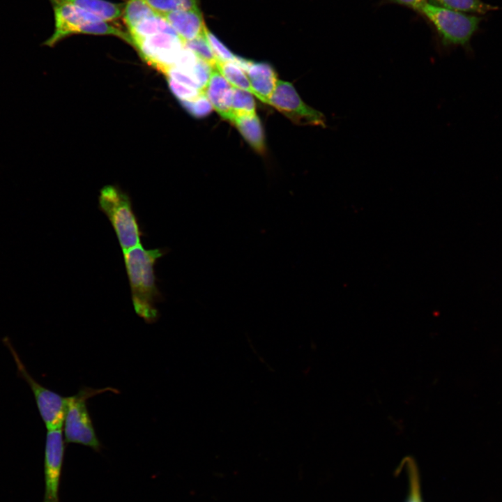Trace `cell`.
<instances>
[{
	"instance_id": "1",
	"label": "cell",
	"mask_w": 502,
	"mask_h": 502,
	"mask_svg": "<svg viewBox=\"0 0 502 502\" xmlns=\"http://www.w3.org/2000/svg\"><path fill=\"white\" fill-rule=\"evenodd\" d=\"M166 252L162 248L146 250L142 244L123 252L135 310L147 322L158 317L155 304L162 295L156 284L154 266Z\"/></svg>"
},
{
	"instance_id": "2",
	"label": "cell",
	"mask_w": 502,
	"mask_h": 502,
	"mask_svg": "<svg viewBox=\"0 0 502 502\" xmlns=\"http://www.w3.org/2000/svg\"><path fill=\"white\" fill-rule=\"evenodd\" d=\"M54 16V30L43 45L53 47L73 34L109 35L132 45L130 34L96 15L70 4L51 3Z\"/></svg>"
},
{
	"instance_id": "3",
	"label": "cell",
	"mask_w": 502,
	"mask_h": 502,
	"mask_svg": "<svg viewBox=\"0 0 502 502\" xmlns=\"http://www.w3.org/2000/svg\"><path fill=\"white\" fill-rule=\"evenodd\" d=\"M98 204L109 220L123 252L141 244L143 233L126 192L115 185H105L100 191Z\"/></svg>"
},
{
	"instance_id": "4",
	"label": "cell",
	"mask_w": 502,
	"mask_h": 502,
	"mask_svg": "<svg viewBox=\"0 0 502 502\" xmlns=\"http://www.w3.org/2000/svg\"><path fill=\"white\" fill-rule=\"evenodd\" d=\"M107 391L119 393L116 389L109 387L98 389L85 387L76 395L68 397L63 422L66 442L84 445L96 452H100L102 445L93 426L86 401L93 396Z\"/></svg>"
},
{
	"instance_id": "5",
	"label": "cell",
	"mask_w": 502,
	"mask_h": 502,
	"mask_svg": "<svg viewBox=\"0 0 502 502\" xmlns=\"http://www.w3.org/2000/svg\"><path fill=\"white\" fill-rule=\"evenodd\" d=\"M415 10L435 26L444 46H465L478 29L480 19L464 13L431 4L426 1Z\"/></svg>"
},
{
	"instance_id": "6",
	"label": "cell",
	"mask_w": 502,
	"mask_h": 502,
	"mask_svg": "<svg viewBox=\"0 0 502 502\" xmlns=\"http://www.w3.org/2000/svg\"><path fill=\"white\" fill-rule=\"evenodd\" d=\"M4 341L13 356L19 374L27 382L33 393L39 413L47 429H61L65 419L68 397H63L38 383L27 372L9 341Z\"/></svg>"
},
{
	"instance_id": "7",
	"label": "cell",
	"mask_w": 502,
	"mask_h": 502,
	"mask_svg": "<svg viewBox=\"0 0 502 502\" xmlns=\"http://www.w3.org/2000/svg\"><path fill=\"white\" fill-rule=\"evenodd\" d=\"M132 45L144 61L165 74L174 66L185 44L176 33H160L134 40Z\"/></svg>"
},
{
	"instance_id": "8",
	"label": "cell",
	"mask_w": 502,
	"mask_h": 502,
	"mask_svg": "<svg viewBox=\"0 0 502 502\" xmlns=\"http://www.w3.org/2000/svg\"><path fill=\"white\" fill-rule=\"evenodd\" d=\"M269 105L296 124L326 127L324 115L306 105L289 82L277 81L276 87L269 99Z\"/></svg>"
},
{
	"instance_id": "9",
	"label": "cell",
	"mask_w": 502,
	"mask_h": 502,
	"mask_svg": "<svg viewBox=\"0 0 502 502\" xmlns=\"http://www.w3.org/2000/svg\"><path fill=\"white\" fill-rule=\"evenodd\" d=\"M61 429H47L45 448V495L43 502H59V491L64 457Z\"/></svg>"
},
{
	"instance_id": "10",
	"label": "cell",
	"mask_w": 502,
	"mask_h": 502,
	"mask_svg": "<svg viewBox=\"0 0 502 502\" xmlns=\"http://www.w3.org/2000/svg\"><path fill=\"white\" fill-rule=\"evenodd\" d=\"M162 15L185 43L205 33L206 27L199 8L172 11Z\"/></svg>"
},
{
	"instance_id": "11",
	"label": "cell",
	"mask_w": 502,
	"mask_h": 502,
	"mask_svg": "<svg viewBox=\"0 0 502 502\" xmlns=\"http://www.w3.org/2000/svg\"><path fill=\"white\" fill-rule=\"evenodd\" d=\"M204 92L213 108L225 119L232 117L233 86L215 68L213 69Z\"/></svg>"
},
{
	"instance_id": "12",
	"label": "cell",
	"mask_w": 502,
	"mask_h": 502,
	"mask_svg": "<svg viewBox=\"0 0 502 502\" xmlns=\"http://www.w3.org/2000/svg\"><path fill=\"white\" fill-rule=\"evenodd\" d=\"M245 72L257 98L264 103L269 105V99L278 81L274 69L265 62L250 61Z\"/></svg>"
},
{
	"instance_id": "13",
	"label": "cell",
	"mask_w": 502,
	"mask_h": 502,
	"mask_svg": "<svg viewBox=\"0 0 502 502\" xmlns=\"http://www.w3.org/2000/svg\"><path fill=\"white\" fill-rule=\"evenodd\" d=\"M50 3L70 4L92 13L106 22L119 18L126 3H113L106 0H49Z\"/></svg>"
},
{
	"instance_id": "14",
	"label": "cell",
	"mask_w": 502,
	"mask_h": 502,
	"mask_svg": "<svg viewBox=\"0 0 502 502\" xmlns=\"http://www.w3.org/2000/svg\"><path fill=\"white\" fill-rule=\"evenodd\" d=\"M230 121L256 151L259 153L264 152L263 128L257 114L233 115Z\"/></svg>"
},
{
	"instance_id": "15",
	"label": "cell",
	"mask_w": 502,
	"mask_h": 502,
	"mask_svg": "<svg viewBox=\"0 0 502 502\" xmlns=\"http://www.w3.org/2000/svg\"><path fill=\"white\" fill-rule=\"evenodd\" d=\"M160 33H176L165 18L160 14L142 20L133 29L128 31L132 42L134 40L144 38Z\"/></svg>"
},
{
	"instance_id": "16",
	"label": "cell",
	"mask_w": 502,
	"mask_h": 502,
	"mask_svg": "<svg viewBox=\"0 0 502 502\" xmlns=\"http://www.w3.org/2000/svg\"><path fill=\"white\" fill-rule=\"evenodd\" d=\"M158 14L145 0H128L125 3L122 16L130 31L142 20Z\"/></svg>"
},
{
	"instance_id": "17",
	"label": "cell",
	"mask_w": 502,
	"mask_h": 502,
	"mask_svg": "<svg viewBox=\"0 0 502 502\" xmlns=\"http://www.w3.org/2000/svg\"><path fill=\"white\" fill-rule=\"evenodd\" d=\"M216 69L232 86L250 92L257 97L245 72L237 64L234 62L218 61L216 63Z\"/></svg>"
},
{
	"instance_id": "18",
	"label": "cell",
	"mask_w": 502,
	"mask_h": 502,
	"mask_svg": "<svg viewBox=\"0 0 502 502\" xmlns=\"http://www.w3.org/2000/svg\"><path fill=\"white\" fill-rule=\"evenodd\" d=\"M440 6L452 10L464 13L484 14L489 10L496 9L481 0H434Z\"/></svg>"
},
{
	"instance_id": "19",
	"label": "cell",
	"mask_w": 502,
	"mask_h": 502,
	"mask_svg": "<svg viewBox=\"0 0 502 502\" xmlns=\"http://www.w3.org/2000/svg\"><path fill=\"white\" fill-rule=\"evenodd\" d=\"M231 109L233 115L256 114L252 94L233 86Z\"/></svg>"
},
{
	"instance_id": "20",
	"label": "cell",
	"mask_w": 502,
	"mask_h": 502,
	"mask_svg": "<svg viewBox=\"0 0 502 502\" xmlns=\"http://www.w3.org/2000/svg\"><path fill=\"white\" fill-rule=\"evenodd\" d=\"M148 4L160 15L180 10L199 8V0H145Z\"/></svg>"
},
{
	"instance_id": "21",
	"label": "cell",
	"mask_w": 502,
	"mask_h": 502,
	"mask_svg": "<svg viewBox=\"0 0 502 502\" xmlns=\"http://www.w3.org/2000/svg\"><path fill=\"white\" fill-rule=\"evenodd\" d=\"M185 44L199 59L204 61L212 68H216V63L219 60L211 48L205 33L195 39L186 42Z\"/></svg>"
},
{
	"instance_id": "22",
	"label": "cell",
	"mask_w": 502,
	"mask_h": 502,
	"mask_svg": "<svg viewBox=\"0 0 502 502\" xmlns=\"http://www.w3.org/2000/svg\"><path fill=\"white\" fill-rule=\"evenodd\" d=\"M181 105L192 116L201 118L209 114L213 107L203 92L197 98L189 100H180Z\"/></svg>"
},
{
	"instance_id": "23",
	"label": "cell",
	"mask_w": 502,
	"mask_h": 502,
	"mask_svg": "<svg viewBox=\"0 0 502 502\" xmlns=\"http://www.w3.org/2000/svg\"><path fill=\"white\" fill-rule=\"evenodd\" d=\"M205 36L215 56L220 61L235 63L238 56L234 54L208 29Z\"/></svg>"
},
{
	"instance_id": "24",
	"label": "cell",
	"mask_w": 502,
	"mask_h": 502,
	"mask_svg": "<svg viewBox=\"0 0 502 502\" xmlns=\"http://www.w3.org/2000/svg\"><path fill=\"white\" fill-rule=\"evenodd\" d=\"M167 79L170 90L179 100L194 99L204 92L181 84L171 77H167Z\"/></svg>"
},
{
	"instance_id": "25",
	"label": "cell",
	"mask_w": 502,
	"mask_h": 502,
	"mask_svg": "<svg viewBox=\"0 0 502 502\" xmlns=\"http://www.w3.org/2000/svg\"><path fill=\"white\" fill-rule=\"evenodd\" d=\"M409 469L410 494L408 502H422L420 494L419 481L416 469L413 466L412 464Z\"/></svg>"
},
{
	"instance_id": "26",
	"label": "cell",
	"mask_w": 502,
	"mask_h": 502,
	"mask_svg": "<svg viewBox=\"0 0 502 502\" xmlns=\"http://www.w3.org/2000/svg\"><path fill=\"white\" fill-rule=\"evenodd\" d=\"M395 2L410 6L415 9L418 5L425 1V0H394Z\"/></svg>"
}]
</instances>
